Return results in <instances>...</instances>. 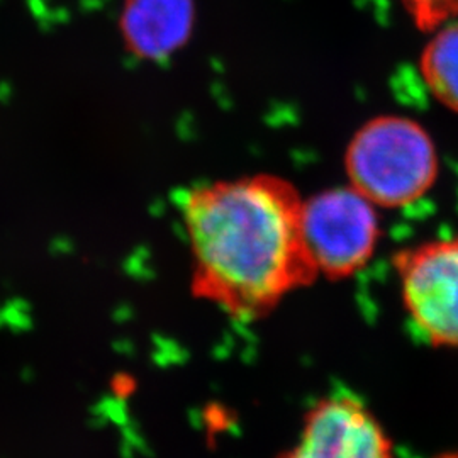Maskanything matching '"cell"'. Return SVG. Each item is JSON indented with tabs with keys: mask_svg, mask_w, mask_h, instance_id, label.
<instances>
[{
	"mask_svg": "<svg viewBox=\"0 0 458 458\" xmlns=\"http://www.w3.org/2000/svg\"><path fill=\"white\" fill-rule=\"evenodd\" d=\"M394 267L404 308L426 340L458 348V238L406 248Z\"/></svg>",
	"mask_w": 458,
	"mask_h": 458,
	"instance_id": "277c9868",
	"label": "cell"
},
{
	"mask_svg": "<svg viewBox=\"0 0 458 458\" xmlns=\"http://www.w3.org/2000/svg\"><path fill=\"white\" fill-rule=\"evenodd\" d=\"M302 197L277 175L191 189L182 217L191 243L192 293L240 319L262 318L318 278L302 231Z\"/></svg>",
	"mask_w": 458,
	"mask_h": 458,
	"instance_id": "6da1fadb",
	"label": "cell"
},
{
	"mask_svg": "<svg viewBox=\"0 0 458 458\" xmlns=\"http://www.w3.org/2000/svg\"><path fill=\"white\" fill-rule=\"evenodd\" d=\"M192 19V0H134L126 30L132 47L141 55L162 58L187 41Z\"/></svg>",
	"mask_w": 458,
	"mask_h": 458,
	"instance_id": "8992f818",
	"label": "cell"
},
{
	"mask_svg": "<svg viewBox=\"0 0 458 458\" xmlns=\"http://www.w3.org/2000/svg\"><path fill=\"white\" fill-rule=\"evenodd\" d=\"M302 231L318 274L352 277L376 251V206L352 185L329 189L302 204Z\"/></svg>",
	"mask_w": 458,
	"mask_h": 458,
	"instance_id": "3957f363",
	"label": "cell"
},
{
	"mask_svg": "<svg viewBox=\"0 0 458 458\" xmlns=\"http://www.w3.org/2000/svg\"><path fill=\"white\" fill-rule=\"evenodd\" d=\"M280 458H394L393 443L376 416L353 397L319 401L299 442Z\"/></svg>",
	"mask_w": 458,
	"mask_h": 458,
	"instance_id": "5b68a950",
	"label": "cell"
},
{
	"mask_svg": "<svg viewBox=\"0 0 458 458\" xmlns=\"http://www.w3.org/2000/svg\"><path fill=\"white\" fill-rule=\"evenodd\" d=\"M420 68L435 98L458 113V19L445 22L428 41Z\"/></svg>",
	"mask_w": 458,
	"mask_h": 458,
	"instance_id": "52a82bcc",
	"label": "cell"
},
{
	"mask_svg": "<svg viewBox=\"0 0 458 458\" xmlns=\"http://www.w3.org/2000/svg\"><path fill=\"white\" fill-rule=\"evenodd\" d=\"M418 30L429 33L458 19V0H403Z\"/></svg>",
	"mask_w": 458,
	"mask_h": 458,
	"instance_id": "ba28073f",
	"label": "cell"
},
{
	"mask_svg": "<svg viewBox=\"0 0 458 458\" xmlns=\"http://www.w3.org/2000/svg\"><path fill=\"white\" fill-rule=\"evenodd\" d=\"M350 185L378 208L410 206L433 187L438 157L416 121L378 115L361 126L344 155Z\"/></svg>",
	"mask_w": 458,
	"mask_h": 458,
	"instance_id": "7a4b0ae2",
	"label": "cell"
}]
</instances>
